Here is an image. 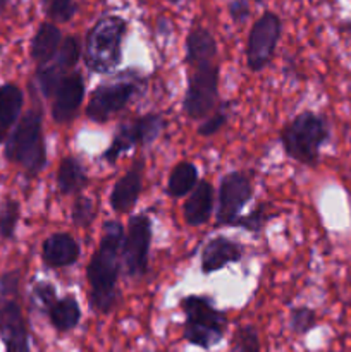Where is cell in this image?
<instances>
[{"label":"cell","mask_w":351,"mask_h":352,"mask_svg":"<svg viewBox=\"0 0 351 352\" xmlns=\"http://www.w3.org/2000/svg\"><path fill=\"white\" fill-rule=\"evenodd\" d=\"M327 126L319 116L303 112L282 131V144L286 153L296 162L313 165L319 160V151L327 140Z\"/></svg>","instance_id":"277c9868"},{"label":"cell","mask_w":351,"mask_h":352,"mask_svg":"<svg viewBox=\"0 0 351 352\" xmlns=\"http://www.w3.org/2000/svg\"><path fill=\"white\" fill-rule=\"evenodd\" d=\"M240 258L241 248L236 243L226 239V237H217V239L210 241L203 250L202 270L205 274H212V272L226 267L227 263H234Z\"/></svg>","instance_id":"9a60e30c"},{"label":"cell","mask_w":351,"mask_h":352,"mask_svg":"<svg viewBox=\"0 0 351 352\" xmlns=\"http://www.w3.org/2000/svg\"><path fill=\"white\" fill-rule=\"evenodd\" d=\"M48 16L57 21L71 19L72 14L76 12V6L72 0H45Z\"/></svg>","instance_id":"f1b7e54d"},{"label":"cell","mask_w":351,"mask_h":352,"mask_svg":"<svg viewBox=\"0 0 351 352\" xmlns=\"http://www.w3.org/2000/svg\"><path fill=\"white\" fill-rule=\"evenodd\" d=\"M265 219H267V215H265V208L264 206H260V208L255 210L251 215H248L246 219L234 220V223H236V226H241V227H246L248 230H253V232H257V230H260L262 223H264Z\"/></svg>","instance_id":"4dcf8cb0"},{"label":"cell","mask_w":351,"mask_h":352,"mask_svg":"<svg viewBox=\"0 0 351 352\" xmlns=\"http://www.w3.org/2000/svg\"><path fill=\"white\" fill-rule=\"evenodd\" d=\"M19 219V206L16 201H7L0 210V234L3 237H12Z\"/></svg>","instance_id":"83f0119b"},{"label":"cell","mask_w":351,"mask_h":352,"mask_svg":"<svg viewBox=\"0 0 351 352\" xmlns=\"http://www.w3.org/2000/svg\"><path fill=\"white\" fill-rule=\"evenodd\" d=\"M224 124H226V113H215V116L210 117L209 120H205V122L200 126L198 133L202 134V136H212V134H215Z\"/></svg>","instance_id":"d6a6232c"},{"label":"cell","mask_w":351,"mask_h":352,"mask_svg":"<svg viewBox=\"0 0 351 352\" xmlns=\"http://www.w3.org/2000/svg\"><path fill=\"white\" fill-rule=\"evenodd\" d=\"M23 107V93L17 86L6 85L0 88V143L6 138L7 129L17 120Z\"/></svg>","instance_id":"ffe728a7"},{"label":"cell","mask_w":351,"mask_h":352,"mask_svg":"<svg viewBox=\"0 0 351 352\" xmlns=\"http://www.w3.org/2000/svg\"><path fill=\"white\" fill-rule=\"evenodd\" d=\"M151 226L147 215L133 217L129 222L126 241L123 248L124 265L129 275H141L147 272L148 250H150Z\"/></svg>","instance_id":"ba28073f"},{"label":"cell","mask_w":351,"mask_h":352,"mask_svg":"<svg viewBox=\"0 0 351 352\" xmlns=\"http://www.w3.org/2000/svg\"><path fill=\"white\" fill-rule=\"evenodd\" d=\"M57 182L58 189H61L64 195H71V192L79 191V189L86 184V175L81 164L72 157L64 158V160L61 162V167H58Z\"/></svg>","instance_id":"7402d4cb"},{"label":"cell","mask_w":351,"mask_h":352,"mask_svg":"<svg viewBox=\"0 0 351 352\" xmlns=\"http://www.w3.org/2000/svg\"><path fill=\"white\" fill-rule=\"evenodd\" d=\"M48 316H50L52 325L58 332H69V330L76 329L81 320V309H79L78 301L72 296H67L64 299H57L48 309Z\"/></svg>","instance_id":"44dd1931"},{"label":"cell","mask_w":351,"mask_h":352,"mask_svg":"<svg viewBox=\"0 0 351 352\" xmlns=\"http://www.w3.org/2000/svg\"><path fill=\"white\" fill-rule=\"evenodd\" d=\"M72 219L78 226L88 227L92 223V220L95 219V206L93 201L88 198H79L76 201L74 210H72Z\"/></svg>","instance_id":"f546056e"},{"label":"cell","mask_w":351,"mask_h":352,"mask_svg":"<svg viewBox=\"0 0 351 352\" xmlns=\"http://www.w3.org/2000/svg\"><path fill=\"white\" fill-rule=\"evenodd\" d=\"M281 34V21L275 14L267 12L253 24L248 38L246 58L253 71H260L270 62Z\"/></svg>","instance_id":"52a82bcc"},{"label":"cell","mask_w":351,"mask_h":352,"mask_svg":"<svg viewBox=\"0 0 351 352\" xmlns=\"http://www.w3.org/2000/svg\"><path fill=\"white\" fill-rule=\"evenodd\" d=\"M213 203V189L209 182H200L193 189L188 203L184 205V219L189 226H202L209 220L212 212Z\"/></svg>","instance_id":"ac0fdd59"},{"label":"cell","mask_w":351,"mask_h":352,"mask_svg":"<svg viewBox=\"0 0 351 352\" xmlns=\"http://www.w3.org/2000/svg\"><path fill=\"white\" fill-rule=\"evenodd\" d=\"M257 2H262V0H257Z\"/></svg>","instance_id":"74e56055"},{"label":"cell","mask_w":351,"mask_h":352,"mask_svg":"<svg viewBox=\"0 0 351 352\" xmlns=\"http://www.w3.org/2000/svg\"><path fill=\"white\" fill-rule=\"evenodd\" d=\"M196 179H198V172H196L195 165L189 164V162H181L179 165H176L171 179H169V195L174 196V198L188 195L195 188Z\"/></svg>","instance_id":"603a6c76"},{"label":"cell","mask_w":351,"mask_h":352,"mask_svg":"<svg viewBox=\"0 0 351 352\" xmlns=\"http://www.w3.org/2000/svg\"><path fill=\"white\" fill-rule=\"evenodd\" d=\"M83 96H85V82H83L81 74L74 72L71 76H65L55 89L54 109H52L54 119L57 122H69L78 112Z\"/></svg>","instance_id":"4fadbf2b"},{"label":"cell","mask_w":351,"mask_h":352,"mask_svg":"<svg viewBox=\"0 0 351 352\" xmlns=\"http://www.w3.org/2000/svg\"><path fill=\"white\" fill-rule=\"evenodd\" d=\"M123 237L124 229L119 222H107L103 227L100 248L89 261L88 280L92 287L89 305L100 313H109L117 302L116 282Z\"/></svg>","instance_id":"6da1fadb"},{"label":"cell","mask_w":351,"mask_h":352,"mask_svg":"<svg viewBox=\"0 0 351 352\" xmlns=\"http://www.w3.org/2000/svg\"><path fill=\"white\" fill-rule=\"evenodd\" d=\"M0 337L7 352H30L26 322L16 302H7L0 309Z\"/></svg>","instance_id":"7c38bea8"},{"label":"cell","mask_w":351,"mask_h":352,"mask_svg":"<svg viewBox=\"0 0 351 352\" xmlns=\"http://www.w3.org/2000/svg\"><path fill=\"white\" fill-rule=\"evenodd\" d=\"M182 311L186 315L184 339L202 349H212L222 340L227 327L224 313L213 308L206 298L189 296L182 301Z\"/></svg>","instance_id":"7a4b0ae2"},{"label":"cell","mask_w":351,"mask_h":352,"mask_svg":"<svg viewBox=\"0 0 351 352\" xmlns=\"http://www.w3.org/2000/svg\"><path fill=\"white\" fill-rule=\"evenodd\" d=\"M133 144H138L136 138H134L133 129H131V124H127V126L120 127V131L117 133V136L114 138L112 144H110V148L105 151V155H103V157H105L107 162L114 164V162H116L117 158L124 153V151L131 150V148H133Z\"/></svg>","instance_id":"d4e9b609"},{"label":"cell","mask_w":351,"mask_h":352,"mask_svg":"<svg viewBox=\"0 0 351 352\" xmlns=\"http://www.w3.org/2000/svg\"><path fill=\"white\" fill-rule=\"evenodd\" d=\"M6 2H7V0H0V10H2V7L6 6Z\"/></svg>","instance_id":"e575fe53"},{"label":"cell","mask_w":351,"mask_h":352,"mask_svg":"<svg viewBox=\"0 0 351 352\" xmlns=\"http://www.w3.org/2000/svg\"><path fill=\"white\" fill-rule=\"evenodd\" d=\"M58 47H61L58 28L52 23H43L34 34L33 43H31V57L41 65L54 57Z\"/></svg>","instance_id":"d6986e66"},{"label":"cell","mask_w":351,"mask_h":352,"mask_svg":"<svg viewBox=\"0 0 351 352\" xmlns=\"http://www.w3.org/2000/svg\"><path fill=\"white\" fill-rule=\"evenodd\" d=\"M126 23L117 16L102 17L86 40V64L93 72H109L120 62V45Z\"/></svg>","instance_id":"3957f363"},{"label":"cell","mask_w":351,"mask_h":352,"mask_svg":"<svg viewBox=\"0 0 351 352\" xmlns=\"http://www.w3.org/2000/svg\"><path fill=\"white\" fill-rule=\"evenodd\" d=\"M79 256V246L67 234H54L43 244V261L48 267L62 268L72 265Z\"/></svg>","instance_id":"2e32d148"},{"label":"cell","mask_w":351,"mask_h":352,"mask_svg":"<svg viewBox=\"0 0 351 352\" xmlns=\"http://www.w3.org/2000/svg\"><path fill=\"white\" fill-rule=\"evenodd\" d=\"M131 127H133L136 143L147 144L151 143V141L160 134L162 127H164V120L158 116H145L141 117V119L131 122Z\"/></svg>","instance_id":"cb8c5ba5"},{"label":"cell","mask_w":351,"mask_h":352,"mask_svg":"<svg viewBox=\"0 0 351 352\" xmlns=\"http://www.w3.org/2000/svg\"><path fill=\"white\" fill-rule=\"evenodd\" d=\"M34 296L41 302V306L47 309H50L52 305L57 301V298H55V289L50 284H38L34 287Z\"/></svg>","instance_id":"1f68e13d"},{"label":"cell","mask_w":351,"mask_h":352,"mask_svg":"<svg viewBox=\"0 0 351 352\" xmlns=\"http://www.w3.org/2000/svg\"><path fill=\"white\" fill-rule=\"evenodd\" d=\"M169 2H178V0H169Z\"/></svg>","instance_id":"d590c367"},{"label":"cell","mask_w":351,"mask_h":352,"mask_svg":"<svg viewBox=\"0 0 351 352\" xmlns=\"http://www.w3.org/2000/svg\"><path fill=\"white\" fill-rule=\"evenodd\" d=\"M134 93V86L131 82H117V85L102 86L93 93L89 105L86 109V116L95 122H105L109 117L119 112Z\"/></svg>","instance_id":"8fae6325"},{"label":"cell","mask_w":351,"mask_h":352,"mask_svg":"<svg viewBox=\"0 0 351 352\" xmlns=\"http://www.w3.org/2000/svg\"><path fill=\"white\" fill-rule=\"evenodd\" d=\"M229 12L236 23H243L250 14V7H248L246 0H233L229 6Z\"/></svg>","instance_id":"836d02e7"},{"label":"cell","mask_w":351,"mask_h":352,"mask_svg":"<svg viewBox=\"0 0 351 352\" xmlns=\"http://www.w3.org/2000/svg\"><path fill=\"white\" fill-rule=\"evenodd\" d=\"M348 30H350V31H351V24H350V26H348Z\"/></svg>","instance_id":"8d00e7d4"},{"label":"cell","mask_w":351,"mask_h":352,"mask_svg":"<svg viewBox=\"0 0 351 352\" xmlns=\"http://www.w3.org/2000/svg\"><path fill=\"white\" fill-rule=\"evenodd\" d=\"M251 196V184L246 175L227 174L220 182L219 189V210H217V222L226 226V223H234L237 215L246 205Z\"/></svg>","instance_id":"9c48e42d"},{"label":"cell","mask_w":351,"mask_h":352,"mask_svg":"<svg viewBox=\"0 0 351 352\" xmlns=\"http://www.w3.org/2000/svg\"><path fill=\"white\" fill-rule=\"evenodd\" d=\"M219 91V69L215 64L193 67L189 76L188 93L184 98V112L191 119L198 120L209 116L217 103Z\"/></svg>","instance_id":"8992f818"},{"label":"cell","mask_w":351,"mask_h":352,"mask_svg":"<svg viewBox=\"0 0 351 352\" xmlns=\"http://www.w3.org/2000/svg\"><path fill=\"white\" fill-rule=\"evenodd\" d=\"M233 352H260V339L253 325H246L237 329L234 336Z\"/></svg>","instance_id":"484cf974"},{"label":"cell","mask_w":351,"mask_h":352,"mask_svg":"<svg viewBox=\"0 0 351 352\" xmlns=\"http://www.w3.org/2000/svg\"><path fill=\"white\" fill-rule=\"evenodd\" d=\"M289 327L298 336H305L306 332H310L315 327V313L310 308L292 309L291 318H289Z\"/></svg>","instance_id":"4316f807"},{"label":"cell","mask_w":351,"mask_h":352,"mask_svg":"<svg viewBox=\"0 0 351 352\" xmlns=\"http://www.w3.org/2000/svg\"><path fill=\"white\" fill-rule=\"evenodd\" d=\"M6 155L9 160L23 165L28 174L34 175L45 165V143L41 134V117L36 112H28L19 120L7 143Z\"/></svg>","instance_id":"5b68a950"},{"label":"cell","mask_w":351,"mask_h":352,"mask_svg":"<svg viewBox=\"0 0 351 352\" xmlns=\"http://www.w3.org/2000/svg\"><path fill=\"white\" fill-rule=\"evenodd\" d=\"M141 168H143V164L136 162L127 170V174L124 177H120L117 181V184L114 186L110 203H112V208L116 212H127L136 203L141 191Z\"/></svg>","instance_id":"5bb4252c"},{"label":"cell","mask_w":351,"mask_h":352,"mask_svg":"<svg viewBox=\"0 0 351 352\" xmlns=\"http://www.w3.org/2000/svg\"><path fill=\"white\" fill-rule=\"evenodd\" d=\"M186 47H188V54H186V60L191 67L196 65H205V64H213V58L217 55V45L215 40L212 38V34L206 30L202 28H196L189 33L188 41H186Z\"/></svg>","instance_id":"e0dca14e"},{"label":"cell","mask_w":351,"mask_h":352,"mask_svg":"<svg viewBox=\"0 0 351 352\" xmlns=\"http://www.w3.org/2000/svg\"><path fill=\"white\" fill-rule=\"evenodd\" d=\"M78 57V41H76V38L69 36L62 41L54 57L40 65V69H38V82H40L41 91H43L45 96H50L52 93H55L57 86L65 78V72L76 64Z\"/></svg>","instance_id":"30bf717a"}]
</instances>
